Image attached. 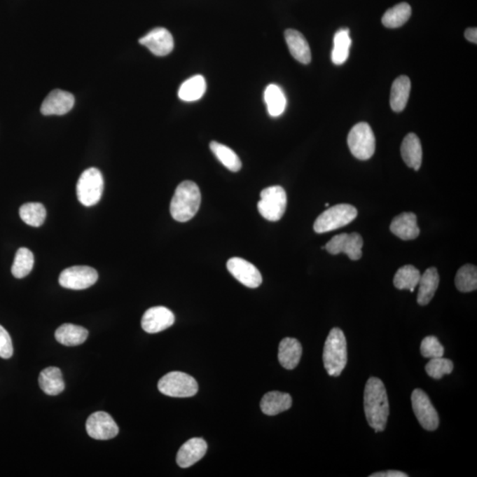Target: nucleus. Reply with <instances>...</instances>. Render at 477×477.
I'll return each mask as SVG.
<instances>
[{"instance_id": "nucleus-1", "label": "nucleus", "mask_w": 477, "mask_h": 477, "mask_svg": "<svg viewBox=\"0 0 477 477\" xmlns=\"http://www.w3.org/2000/svg\"><path fill=\"white\" fill-rule=\"evenodd\" d=\"M364 412L368 425L375 432L387 427L390 407L387 388L380 378H368L364 390Z\"/></svg>"}, {"instance_id": "nucleus-2", "label": "nucleus", "mask_w": 477, "mask_h": 477, "mask_svg": "<svg viewBox=\"0 0 477 477\" xmlns=\"http://www.w3.org/2000/svg\"><path fill=\"white\" fill-rule=\"evenodd\" d=\"M201 200L200 189L195 182H181L176 188L172 199L170 212L172 219L178 222L191 221L200 208Z\"/></svg>"}, {"instance_id": "nucleus-3", "label": "nucleus", "mask_w": 477, "mask_h": 477, "mask_svg": "<svg viewBox=\"0 0 477 477\" xmlns=\"http://www.w3.org/2000/svg\"><path fill=\"white\" fill-rule=\"evenodd\" d=\"M323 360L327 373L339 377L347 364V340L343 330L333 328L324 347Z\"/></svg>"}, {"instance_id": "nucleus-4", "label": "nucleus", "mask_w": 477, "mask_h": 477, "mask_svg": "<svg viewBox=\"0 0 477 477\" xmlns=\"http://www.w3.org/2000/svg\"><path fill=\"white\" fill-rule=\"evenodd\" d=\"M358 212L353 205L341 204L333 206L317 216L314 223V232L324 233L346 226L357 218Z\"/></svg>"}, {"instance_id": "nucleus-5", "label": "nucleus", "mask_w": 477, "mask_h": 477, "mask_svg": "<svg viewBox=\"0 0 477 477\" xmlns=\"http://www.w3.org/2000/svg\"><path fill=\"white\" fill-rule=\"evenodd\" d=\"M104 178L98 169L91 167L81 174L76 185L78 200L86 207L96 205L102 198Z\"/></svg>"}, {"instance_id": "nucleus-6", "label": "nucleus", "mask_w": 477, "mask_h": 477, "mask_svg": "<svg viewBox=\"0 0 477 477\" xmlns=\"http://www.w3.org/2000/svg\"><path fill=\"white\" fill-rule=\"evenodd\" d=\"M161 394L174 398L193 397L198 392V384L194 378L180 371L165 375L158 384Z\"/></svg>"}, {"instance_id": "nucleus-7", "label": "nucleus", "mask_w": 477, "mask_h": 477, "mask_svg": "<svg viewBox=\"0 0 477 477\" xmlns=\"http://www.w3.org/2000/svg\"><path fill=\"white\" fill-rule=\"evenodd\" d=\"M261 199L257 205L260 214L269 221H279L285 214L287 198L285 189L280 186H272L263 189Z\"/></svg>"}, {"instance_id": "nucleus-8", "label": "nucleus", "mask_w": 477, "mask_h": 477, "mask_svg": "<svg viewBox=\"0 0 477 477\" xmlns=\"http://www.w3.org/2000/svg\"><path fill=\"white\" fill-rule=\"evenodd\" d=\"M347 144L354 157L360 160L370 159L375 150V138L370 125L365 123L355 125L348 134Z\"/></svg>"}, {"instance_id": "nucleus-9", "label": "nucleus", "mask_w": 477, "mask_h": 477, "mask_svg": "<svg viewBox=\"0 0 477 477\" xmlns=\"http://www.w3.org/2000/svg\"><path fill=\"white\" fill-rule=\"evenodd\" d=\"M412 408L422 427L429 431L438 428L439 417L429 396L421 389H415L411 395Z\"/></svg>"}, {"instance_id": "nucleus-10", "label": "nucleus", "mask_w": 477, "mask_h": 477, "mask_svg": "<svg viewBox=\"0 0 477 477\" xmlns=\"http://www.w3.org/2000/svg\"><path fill=\"white\" fill-rule=\"evenodd\" d=\"M97 279L98 273L92 267L78 265L64 270L59 282L67 289L83 290L92 286Z\"/></svg>"}, {"instance_id": "nucleus-11", "label": "nucleus", "mask_w": 477, "mask_h": 477, "mask_svg": "<svg viewBox=\"0 0 477 477\" xmlns=\"http://www.w3.org/2000/svg\"><path fill=\"white\" fill-rule=\"evenodd\" d=\"M364 241L359 233H340L333 237L327 243L324 249L331 255H339L340 253L346 254L353 261L359 260L363 256Z\"/></svg>"}, {"instance_id": "nucleus-12", "label": "nucleus", "mask_w": 477, "mask_h": 477, "mask_svg": "<svg viewBox=\"0 0 477 477\" xmlns=\"http://www.w3.org/2000/svg\"><path fill=\"white\" fill-rule=\"evenodd\" d=\"M86 431L90 438L97 441H109L118 434L120 429L108 413L99 411L88 418Z\"/></svg>"}, {"instance_id": "nucleus-13", "label": "nucleus", "mask_w": 477, "mask_h": 477, "mask_svg": "<svg viewBox=\"0 0 477 477\" xmlns=\"http://www.w3.org/2000/svg\"><path fill=\"white\" fill-rule=\"evenodd\" d=\"M228 270L242 285L249 289H256L261 286L263 277L258 269L251 263L240 257H233L228 260Z\"/></svg>"}, {"instance_id": "nucleus-14", "label": "nucleus", "mask_w": 477, "mask_h": 477, "mask_svg": "<svg viewBox=\"0 0 477 477\" xmlns=\"http://www.w3.org/2000/svg\"><path fill=\"white\" fill-rule=\"evenodd\" d=\"M175 322L174 313L167 307H151L141 318V327L148 333H158L168 329Z\"/></svg>"}, {"instance_id": "nucleus-15", "label": "nucleus", "mask_w": 477, "mask_h": 477, "mask_svg": "<svg viewBox=\"0 0 477 477\" xmlns=\"http://www.w3.org/2000/svg\"><path fill=\"white\" fill-rule=\"evenodd\" d=\"M139 43L147 47L155 56H167L174 50V37L167 29L157 28L141 37Z\"/></svg>"}, {"instance_id": "nucleus-16", "label": "nucleus", "mask_w": 477, "mask_h": 477, "mask_svg": "<svg viewBox=\"0 0 477 477\" xmlns=\"http://www.w3.org/2000/svg\"><path fill=\"white\" fill-rule=\"evenodd\" d=\"M74 106V97L72 94L62 90H55L43 100L41 113L46 116L64 115L69 113Z\"/></svg>"}, {"instance_id": "nucleus-17", "label": "nucleus", "mask_w": 477, "mask_h": 477, "mask_svg": "<svg viewBox=\"0 0 477 477\" xmlns=\"http://www.w3.org/2000/svg\"><path fill=\"white\" fill-rule=\"evenodd\" d=\"M207 443L204 439L199 438L189 439L179 450L176 462L182 469L189 468L200 461L207 452Z\"/></svg>"}, {"instance_id": "nucleus-18", "label": "nucleus", "mask_w": 477, "mask_h": 477, "mask_svg": "<svg viewBox=\"0 0 477 477\" xmlns=\"http://www.w3.org/2000/svg\"><path fill=\"white\" fill-rule=\"evenodd\" d=\"M390 230L394 235L403 241L415 240L420 235L417 226V216L415 213L403 212L392 219Z\"/></svg>"}, {"instance_id": "nucleus-19", "label": "nucleus", "mask_w": 477, "mask_h": 477, "mask_svg": "<svg viewBox=\"0 0 477 477\" xmlns=\"http://www.w3.org/2000/svg\"><path fill=\"white\" fill-rule=\"evenodd\" d=\"M302 354V344L296 339L285 338L280 341L277 357L283 368L286 370H293L299 364Z\"/></svg>"}, {"instance_id": "nucleus-20", "label": "nucleus", "mask_w": 477, "mask_h": 477, "mask_svg": "<svg viewBox=\"0 0 477 477\" xmlns=\"http://www.w3.org/2000/svg\"><path fill=\"white\" fill-rule=\"evenodd\" d=\"M285 39L291 54H292V56L297 62L305 64V65L310 63L311 52L310 46L302 33L297 32L296 29H286Z\"/></svg>"}, {"instance_id": "nucleus-21", "label": "nucleus", "mask_w": 477, "mask_h": 477, "mask_svg": "<svg viewBox=\"0 0 477 477\" xmlns=\"http://www.w3.org/2000/svg\"><path fill=\"white\" fill-rule=\"evenodd\" d=\"M292 397L286 392L273 391L267 392L263 396L260 407L263 414L267 415H276L280 413L289 410L292 407Z\"/></svg>"}, {"instance_id": "nucleus-22", "label": "nucleus", "mask_w": 477, "mask_h": 477, "mask_svg": "<svg viewBox=\"0 0 477 477\" xmlns=\"http://www.w3.org/2000/svg\"><path fill=\"white\" fill-rule=\"evenodd\" d=\"M417 303L421 306L427 305L434 297L439 285V275L435 267H429L419 280Z\"/></svg>"}, {"instance_id": "nucleus-23", "label": "nucleus", "mask_w": 477, "mask_h": 477, "mask_svg": "<svg viewBox=\"0 0 477 477\" xmlns=\"http://www.w3.org/2000/svg\"><path fill=\"white\" fill-rule=\"evenodd\" d=\"M401 151L406 165L418 171L422 162V148L417 135L408 134L402 141Z\"/></svg>"}, {"instance_id": "nucleus-24", "label": "nucleus", "mask_w": 477, "mask_h": 477, "mask_svg": "<svg viewBox=\"0 0 477 477\" xmlns=\"http://www.w3.org/2000/svg\"><path fill=\"white\" fill-rule=\"evenodd\" d=\"M89 331L85 328L72 324H64L57 328L55 338L57 343L67 347L79 346L85 343Z\"/></svg>"}, {"instance_id": "nucleus-25", "label": "nucleus", "mask_w": 477, "mask_h": 477, "mask_svg": "<svg viewBox=\"0 0 477 477\" xmlns=\"http://www.w3.org/2000/svg\"><path fill=\"white\" fill-rule=\"evenodd\" d=\"M39 383L45 394L56 396L62 394L65 389L62 371L57 367H48L41 371Z\"/></svg>"}, {"instance_id": "nucleus-26", "label": "nucleus", "mask_w": 477, "mask_h": 477, "mask_svg": "<svg viewBox=\"0 0 477 477\" xmlns=\"http://www.w3.org/2000/svg\"><path fill=\"white\" fill-rule=\"evenodd\" d=\"M410 90L411 82L408 76L398 77L392 83L390 104L396 113H401L407 106Z\"/></svg>"}, {"instance_id": "nucleus-27", "label": "nucleus", "mask_w": 477, "mask_h": 477, "mask_svg": "<svg viewBox=\"0 0 477 477\" xmlns=\"http://www.w3.org/2000/svg\"><path fill=\"white\" fill-rule=\"evenodd\" d=\"M206 82L204 76H195L181 84L179 90V97L185 102H195L204 96Z\"/></svg>"}, {"instance_id": "nucleus-28", "label": "nucleus", "mask_w": 477, "mask_h": 477, "mask_svg": "<svg viewBox=\"0 0 477 477\" xmlns=\"http://www.w3.org/2000/svg\"><path fill=\"white\" fill-rule=\"evenodd\" d=\"M352 40L350 30L340 29L334 36L333 49L331 52V60L335 65H343L350 56Z\"/></svg>"}, {"instance_id": "nucleus-29", "label": "nucleus", "mask_w": 477, "mask_h": 477, "mask_svg": "<svg viewBox=\"0 0 477 477\" xmlns=\"http://www.w3.org/2000/svg\"><path fill=\"white\" fill-rule=\"evenodd\" d=\"M267 110L272 117H279L285 111L286 98L283 90L276 84H270L265 91Z\"/></svg>"}, {"instance_id": "nucleus-30", "label": "nucleus", "mask_w": 477, "mask_h": 477, "mask_svg": "<svg viewBox=\"0 0 477 477\" xmlns=\"http://www.w3.org/2000/svg\"><path fill=\"white\" fill-rule=\"evenodd\" d=\"M411 6L408 3H400L385 13L382 22L389 29L400 28L410 18Z\"/></svg>"}, {"instance_id": "nucleus-31", "label": "nucleus", "mask_w": 477, "mask_h": 477, "mask_svg": "<svg viewBox=\"0 0 477 477\" xmlns=\"http://www.w3.org/2000/svg\"><path fill=\"white\" fill-rule=\"evenodd\" d=\"M421 272L413 265L401 267L395 273L394 284L399 290L407 289L414 292L420 280Z\"/></svg>"}, {"instance_id": "nucleus-32", "label": "nucleus", "mask_w": 477, "mask_h": 477, "mask_svg": "<svg viewBox=\"0 0 477 477\" xmlns=\"http://www.w3.org/2000/svg\"><path fill=\"white\" fill-rule=\"evenodd\" d=\"M213 154L221 162L228 170L233 172H239L242 168V161L235 151L226 145L218 141H212L209 144Z\"/></svg>"}, {"instance_id": "nucleus-33", "label": "nucleus", "mask_w": 477, "mask_h": 477, "mask_svg": "<svg viewBox=\"0 0 477 477\" xmlns=\"http://www.w3.org/2000/svg\"><path fill=\"white\" fill-rule=\"evenodd\" d=\"M46 209L40 202H28L20 208V216L27 225L39 228L46 219Z\"/></svg>"}, {"instance_id": "nucleus-34", "label": "nucleus", "mask_w": 477, "mask_h": 477, "mask_svg": "<svg viewBox=\"0 0 477 477\" xmlns=\"http://www.w3.org/2000/svg\"><path fill=\"white\" fill-rule=\"evenodd\" d=\"M455 286L459 292L469 293L477 289V269L475 265H463L457 272Z\"/></svg>"}, {"instance_id": "nucleus-35", "label": "nucleus", "mask_w": 477, "mask_h": 477, "mask_svg": "<svg viewBox=\"0 0 477 477\" xmlns=\"http://www.w3.org/2000/svg\"><path fill=\"white\" fill-rule=\"evenodd\" d=\"M34 255L29 249L21 248L15 254L12 266L13 275L17 279H23L32 272L34 266Z\"/></svg>"}, {"instance_id": "nucleus-36", "label": "nucleus", "mask_w": 477, "mask_h": 477, "mask_svg": "<svg viewBox=\"0 0 477 477\" xmlns=\"http://www.w3.org/2000/svg\"><path fill=\"white\" fill-rule=\"evenodd\" d=\"M425 371L429 377L434 380H441L445 375L451 374L453 371V364L451 360L445 358H433L425 366Z\"/></svg>"}, {"instance_id": "nucleus-37", "label": "nucleus", "mask_w": 477, "mask_h": 477, "mask_svg": "<svg viewBox=\"0 0 477 477\" xmlns=\"http://www.w3.org/2000/svg\"><path fill=\"white\" fill-rule=\"evenodd\" d=\"M421 354L425 358L443 357L445 354V348L439 343L438 338L435 336H428L422 340L421 343Z\"/></svg>"}, {"instance_id": "nucleus-38", "label": "nucleus", "mask_w": 477, "mask_h": 477, "mask_svg": "<svg viewBox=\"0 0 477 477\" xmlns=\"http://www.w3.org/2000/svg\"><path fill=\"white\" fill-rule=\"evenodd\" d=\"M13 354L11 337L4 327L0 326V357L9 359Z\"/></svg>"}, {"instance_id": "nucleus-39", "label": "nucleus", "mask_w": 477, "mask_h": 477, "mask_svg": "<svg viewBox=\"0 0 477 477\" xmlns=\"http://www.w3.org/2000/svg\"><path fill=\"white\" fill-rule=\"evenodd\" d=\"M407 473L398 470H388V471L372 473L370 477H408Z\"/></svg>"}, {"instance_id": "nucleus-40", "label": "nucleus", "mask_w": 477, "mask_h": 477, "mask_svg": "<svg viewBox=\"0 0 477 477\" xmlns=\"http://www.w3.org/2000/svg\"><path fill=\"white\" fill-rule=\"evenodd\" d=\"M465 37L468 41L477 43V29L476 28H469L466 29Z\"/></svg>"}, {"instance_id": "nucleus-41", "label": "nucleus", "mask_w": 477, "mask_h": 477, "mask_svg": "<svg viewBox=\"0 0 477 477\" xmlns=\"http://www.w3.org/2000/svg\"><path fill=\"white\" fill-rule=\"evenodd\" d=\"M326 207H329V204H328V202H327V204L326 205Z\"/></svg>"}]
</instances>
